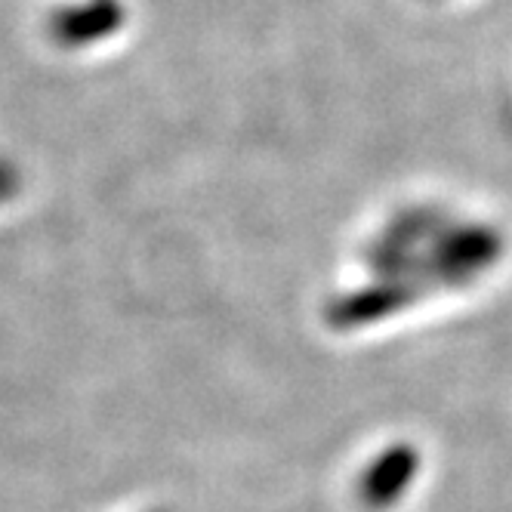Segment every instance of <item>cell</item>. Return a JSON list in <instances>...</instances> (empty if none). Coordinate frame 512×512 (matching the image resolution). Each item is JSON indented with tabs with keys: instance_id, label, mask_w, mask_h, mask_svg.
I'll return each instance as SVG.
<instances>
[{
	"instance_id": "cell-1",
	"label": "cell",
	"mask_w": 512,
	"mask_h": 512,
	"mask_svg": "<svg viewBox=\"0 0 512 512\" xmlns=\"http://www.w3.org/2000/svg\"><path fill=\"white\" fill-rule=\"evenodd\" d=\"M417 475V454L405 445V448H392L389 454H383L361 479V500L371 509H389L401 494L408 491V485Z\"/></svg>"
}]
</instances>
